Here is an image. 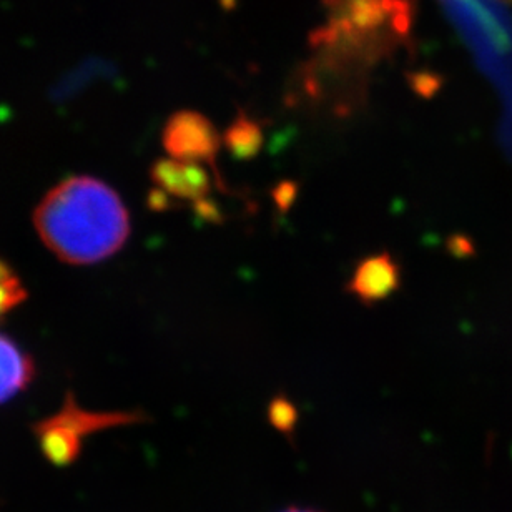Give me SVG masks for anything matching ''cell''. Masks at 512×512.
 <instances>
[{
	"label": "cell",
	"instance_id": "1",
	"mask_svg": "<svg viewBox=\"0 0 512 512\" xmlns=\"http://www.w3.org/2000/svg\"><path fill=\"white\" fill-rule=\"evenodd\" d=\"M45 247L70 265H92L124 247L127 208L115 190L92 177H72L52 188L34 212Z\"/></svg>",
	"mask_w": 512,
	"mask_h": 512
},
{
	"label": "cell",
	"instance_id": "2",
	"mask_svg": "<svg viewBox=\"0 0 512 512\" xmlns=\"http://www.w3.org/2000/svg\"><path fill=\"white\" fill-rule=\"evenodd\" d=\"M163 147L175 160L208 165L222 185L223 192H227V185L220 177L217 165L222 137L205 115L195 110H182L173 114L163 130Z\"/></svg>",
	"mask_w": 512,
	"mask_h": 512
},
{
	"label": "cell",
	"instance_id": "3",
	"mask_svg": "<svg viewBox=\"0 0 512 512\" xmlns=\"http://www.w3.org/2000/svg\"><path fill=\"white\" fill-rule=\"evenodd\" d=\"M403 283V271L398 261L388 252L366 256L356 265L346 291L361 305L375 306L388 300Z\"/></svg>",
	"mask_w": 512,
	"mask_h": 512
},
{
	"label": "cell",
	"instance_id": "4",
	"mask_svg": "<svg viewBox=\"0 0 512 512\" xmlns=\"http://www.w3.org/2000/svg\"><path fill=\"white\" fill-rule=\"evenodd\" d=\"M150 177L158 188L172 195L175 200H187L190 203L210 198L212 177L217 180L202 163L182 162L175 158H160L153 163ZM218 187L222 188V185L218 183Z\"/></svg>",
	"mask_w": 512,
	"mask_h": 512
},
{
	"label": "cell",
	"instance_id": "5",
	"mask_svg": "<svg viewBox=\"0 0 512 512\" xmlns=\"http://www.w3.org/2000/svg\"><path fill=\"white\" fill-rule=\"evenodd\" d=\"M44 419L50 424L69 431L80 441H84V438L90 434L143 423L147 419V414L140 411H89V409L80 408L74 393H67L62 408Z\"/></svg>",
	"mask_w": 512,
	"mask_h": 512
},
{
	"label": "cell",
	"instance_id": "6",
	"mask_svg": "<svg viewBox=\"0 0 512 512\" xmlns=\"http://www.w3.org/2000/svg\"><path fill=\"white\" fill-rule=\"evenodd\" d=\"M35 378V363L14 340L0 335V404L9 401Z\"/></svg>",
	"mask_w": 512,
	"mask_h": 512
},
{
	"label": "cell",
	"instance_id": "7",
	"mask_svg": "<svg viewBox=\"0 0 512 512\" xmlns=\"http://www.w3.org/2000/svg\"><path fill=\"white\" fill-rule=\"evenodd\" d=\"M35 438L39 441V448L47 461L55 468H69L77 463L82 454V441L75 438L69 431L40 419L32 424Z\"/></svg>",
	"mask_w": 512,
	"mask_h": 512
},
{
	"label": "cell",
	"instance_id": "8",
	"mask_svg": "<svg viewBox=\"0 0 512 512\" xmlns=\"http://www.w3.org/2000/svg\"><path fill=\"white\" fill-rule=\"evenodd\" d=\"M223 145L237 162H252L260 155L265 133L258 120L245 112H238L232 124L223 133Z\"/></svg>",
	"mask_w": 512,
	"mask_h": 512
},
{
	"label": "cell",
	"instance_id": "9",
	"mask_svg": "<svg viewBox=\"0 0 512 512\" xmlns=\"http://www.w3.org/2000/svg\"><path fill=\"white\" fill-rule=\"evenodd\" d=\"M268 421L278 433L291 436L298 424V409L286 394H278L268 404Z\"/></svg>",
	"mask_w": 512,
	"mask_h": 512
},
{
	"label": "cell",
	"instance_id": "10",
	"mask_svg": "<svg viewBox=\"0 0 512 512\" xmlns=\"http://www.w3.org/2000/svg\"><path fill=\"white\" fill-rule=\"evenodd\" d=\"M27 291L20 283L19 276L10 270V266L5 261L0 260V316H4L7 311L20 305L25 300Z\"/></svg>",
	"mask_w": 512,
	"mask_h": 512
},
{
	"label": "cell",
	"instance_id": "11",
	"mask_svg": "<svg viewBox=\"0 0 512 512\" xmlns=\"http://www.w3.org/2000/svg\"><path fill=\"white\" fill-rule=\"evenodd\" d=\"M271 197L275 202V207L281 215L290 212L296 197H298V183L291 180H283L271 190Z\"/></svg>",
	"mask_w": 512,
	"mask_h": 512
},
{
	"label": "cell",
	"instance_id": "12",
	"mask_svg": "<svg viewBox=\"0 0 512 512\" xmlns=\"http://www.w3.org/2000/svg\"><path fill=\"white\" fill-rule=\"evenodd\" d=\"M193 212L197 213V217L202 218L203 222L223 223L222 210L210 198L202 200V202L193 203Z\"/></svg>",
	"mask_w": 512,
	"mask_h": 512
},
{
	"label": "cell",
	"instance_id": "13",
	"mask_svg": "<svg viewBox=\"0 0 512 512\" xmlns=\"http://www.w3.org/2000/svg\"><path fill=\"white\" fill-rule=\"evenodd\" d=\"M173 200L175 198L172 195H168L167 192H163L162 188H153L148 192L147 205L153 212H167L173 207Z\"/></svg>",
	"mask_w": 512,
	"mask_h": 512
},
{
	"label": "cell",
	"instance_id": "14",
	"mask_svg": "<svg viewBox=\"0 0 512 512\" xmlns=\"http://www.w3.org/2000/svg\"><path fill=\"white\" fill-rule=\"evenodd\" d=\"M281 512H320V511H315V509L290 508V509H286V511H281Z\"/></svg>",
	"mask_w": 512,
	"mask_h": 512
}]
</instances>
